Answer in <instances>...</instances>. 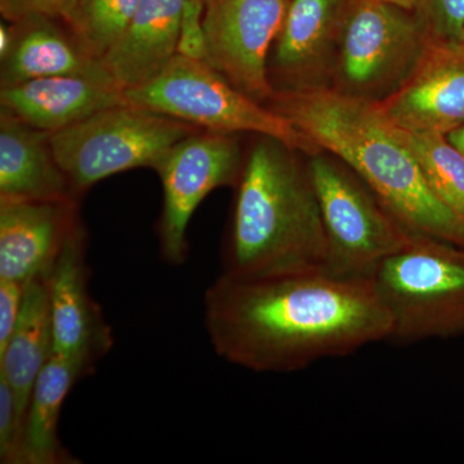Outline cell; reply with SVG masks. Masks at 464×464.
I'll return each mask as SVG.
<instances>
[{"instance_id": "cell-1", "label": "cell", "mask_w": 464, "mask_h": 464, "mask_svg": "<svg viewBox=\"0 0 464 464\" xmlns=\"http://www.w3.org/2000/svg\"><path fill=\"white\" fill-rule=\"evenodd\" d=\"M204 325L217 355L256 373H293L389 341L392 322L372 277L319 270L219 274Z\"/></svg>"}, {"instance_id": "cell-2", "label": "cell", "mask_w": 464, "mask_h": 464, "mask_svg": "<svg viewBox=\"0 0 464 464\" xmlns=\"http://www.w3.org/2000/svg\"><path fill=\"white\" fill-rule=\"evenodd\" d=\"M266 105L350 167L409 230L464 246V219L439 199L398 128L375 103L329 87L277 91Z\"/></svg>"}, {"instance_id": "cell-3", "label": "cell", "mask_w": 464, "mask_h": 464, "mask_svg": "<svg viewBox=\"0 0 464 464\" xmlns=\"http://www.w3.org/2000/svg\"><path fill=\"white\" fill-rule=\"evenodd\" d=\"M298 150L258 136L244 161L224 273L261 275L325 268L322 210Z\"/></svg>"}, {"instance_id": "cell-4", "label": "cell", "mask_w": 464, "mask_h": 464, "mask_svg": "<svg viewBox=\"0 0 464 464\" xmlns=\"http://www.w3.org/2000/svg\"><path fill=\"white\" fill-rule=\"evenodd\" d=\"M389 311V341L417 343L464 335V246L415 234L372 275Z\"/></svg>"}, {"instance_id": "cell-5", "label": "cell", "mask_w": 464, "mask_h": 464, "mask_svg": "<svg viewBox=\"0 0 464 464\" xmlns=\"http://www.w3.org/2000/svg\"><path fill=\"white\" fill-rule=\"evenodd\" d=\"M124 93L133 105L199 130L274 137L304 155L320 151L288 119L237 90L207 61L177 54L160 74Z\"/></svg>"}, {"instance_id": "cell-6", "label": "cell", "mask_w": 464, "mask_h": 464, "mask_svg": "<svg viewBox=\"0 0 464 464\" xmlns=\"http://www.w3.org/2000/svg\"><path fill=\"white\" fill-rule=\"evenodd\" d=\"M200 130L179 119L127 102L102 110L81 123L51 134L58 163L81 198L114 174L150 168Z\"/></svg>"}, {"instance_id": "cell-7", "label": "cell", "mask_w": 464, "mask_h": 464, "mask_svg": "<svg viewBox=\"0 0 464 464\" xmlns=\"http://www.w3.org/2000/svg\"><path fill=\"white\" fill-rule=\"evenodd\" d=\"M306 158L328 243L325 270L372 277L382 261L413 239L414 232L340 159L325 151Z\"/></svg>"}, {"instance_id": "cell-8", "label": "cell", "mask_w": 464, "mask_h": 464, "mask_svg": "<svg viewBox=\"0 0 464 464\" xmlns=\"http://www.w3.org/2000/svg\"><path fill=\"white\" fill-rule=\"evenodd\" d=\"M430 42L414 11L383 0H351L331 88L380 103L408 82Z\"/></svg>"}, {"instance_id": "cell-9", "label": "cell", "mask_w": 464, "mask_h": 464, "mask_svg": "<svg viewBox=\"0 0 464 464\" xmlns=\"http://www.w3.org/2000/svg\"><path fill=\"white\" fill-rule=\"evenodd\" d=\"M244 161L237 134L203 130L177 142L161 159L154 169L163 188L158 234L160 256L168 265L185 262L192 216L210 192L237 188Z\"/></svg>"}, {"instance_id": "cell-10", "label": "cell", "mask_w": 464, "mask_h": 464, "mask_svg": "<svg viewBox=\"0 0 464 464\" xmlns=\"http://www.w3.org/2000/svg\"><path fill=\"white\" fill-rule=\"evenodd\" d=\"M289 0H206V61L258 102L273 99L268 56Z\"/></svg>"}, {"instance_id": "cell-11", "label": "cell", "mask_w": 464, "mask_h": 464, "mask_svg": "<svg viewBox=\"0 0 464 464\" xmlns=\"http://www.w3.org/2000/svg\"><path fill=\"white\" fill-rule=\"evenodd\" d=\"M351 0H289L268 56L275 92L329 88Z\"/></svg>"}, {"instance_id": "cell-12", "label": "cell", "mask_w": 464, "mask_h": 464, "mask_svg": "<svg viewBox=\"0 0 464 464\" xmlns=\"http://www.w3.org/2000/svg\"><path fill=\"white\" fill-rule=\"evenodd\" d=\"M408 132L448 134L464 125V42H430L408 82L375 103Z\"/></svg>"}, {"instance_id": "cell-13", "label": "cell", "mask_w": 464, "mask_h": 464, "mask_svg": "<svg viewBox=\"0 0 464 464\" xmlns=\"http://www.w3.org/2000/svg\"><path fill=\"white\" fill-rule=\"evenodd\" d=\"M87 230L76 228L48 273L54 353L96 365L114 344L88 286Z\"/></svg>"}, {"instance_id": "cell-14", "label": "cell", "mask_w": 464, "mask_h": 464, "mask_svg": "<svg viewBox=\"0 0 464 464\" xmlns=\"http://www.w3.org/2000/svg\"><path fill=\"white\" fill-rule=\"evenodd\" d=\"M82 225L78 201H0V279L50 273Z\"/></svg>"}, {"instance_id": "cell-15", "label": "cell", "mask_w": 464, "mask_h": 464, "mask_svg": "<svg viewBox=\"0 0 464 464\" xmlns=\"http://www.w3.org/2000/svg\"><path fill=\"white\" fill-rule=\"evenodd\" d=\"M127 102L123 88L110 74L50 76L0 87V108L48 133Z\"/></svg>"}, {"instance_id": "cell-16", "label": "cell", "mask_w": 464, "mask_h": 464, "mask_svg": "<svg viewBox=\"0 0 464 464\" xmlns=\"http://www.w3.org/2000/svg\"><path fill=\"white\" fill-rule=\"evenodd\" d=\"M11 26V48L0 58V87L50 76L110 74L63 18L33 14Z\"/></svg>"}, {"instance_id": "cell-17", "label": "cell", "mask_w": 464, "mask_h": 464, "mask_svg": "<svg viewBox=\"0 0 464 464\" xmlns=\"http://www.w3.org/2000/svg\"><path fill=\"white\" fill-rule=\"evenodd\" d=\"M51 134L0 108V201H79Z\"/></svg>"}, {"instance_id": "cell-18", "label": "cell", "mask_w": 464, "mask_h": 464, "mask_svg": "<svg viewBox=\"0 0 464 464\" xmlns=\"http://www.w3.org/2000/svg\"><path fill=\"white\" fill-rule=\"evenodd\" d=\"M186 0H142L102 63L123 90L160 74L179 54Z\"/></svg>"}, {"instance_id": "cell-19", "label": "cell", "mask_w": 464, "mask_h": 464, "mask_svg": "<svg viewBox=\"0 0 464 464\" xmlns=\"http://www.w3.org/2000/svg\"><path fill=\"white\" fill-rule=\"evenodd\" d=\"M84 360L53 353L36 378L27 408L23 464H72L75 457L58 438L61 409L76 382L92 373Z\"/></svg>"}, {"instance_id": "cell-20", "label": "cell", "mask_w": 464, "mask_h": 464, "mask_svg": "<svg viewBox=\"0 0 464 464\" xmlns=\"http://www.w3.org/2000/svg\"><path fill=\"white\" fill-rule=\"evenodd\" d=\"M54 353L48 274L27 284L23 310L11 338L0 351V375L27 413L36 378Z\"/></svg>"}, {"instance_id": "cell-21", "label": "cell", "mask_w": 464, "mask_h": 464, "mask_svg": "<svg viewBox=\"0 0 464 464\" xmlns=\"http://www.w3.org/2000/svg\"><path fill=\"white\" fill-rule=\"evenodd\" d=\"M398 130L433 192L449 209L464 219L463 152L445 134Z\"/></svg>"}, {"instance_id": "cell-22", "label": "cell", "mask_w": 464, "mask_h": 464, "mask_svg": "<svg viewBox=\"0 0 464 464\" xmlns=\"http://www.w3.org/2000/svg\"><path fill=\"white\" fill-rule=\"evenodd\" d=\"M142 0H78L67 25L92 56H103L123 35Z\"/></svg>"}, {"instance_id": "cell-23", "label": "cell", "mask_w": 464, "mask_h": 464, "mask_svg": "<svg viewBox=\"0 0 464 464\" xmlns=\"http://www.w3.org/2000/svg\"><path fill=\"white\" fill-rule=\"evenodd\" d=\"M26 414L11 384L0 375V462L23 464Z\"/></svg>"}, {"instance_id": "cell-24", "label": "cell", "mask_w": 464, "mask_h": 464, "mask_svg": "<svg viewBox=\"0 0 464 464\" xmlns=\"http://www.w3.org/2000/svg\"><path fill=\"white\" fill-rule=\"evenodd\" d=\"M414 14L431 41L463 42L464 0H420Z\"/></svg>"}, {"instance_id": "cell-25", "label": "cell", "mask_w": 464, "mask_h": 464, "mask_svg": "<svg viewBox=\"0 0 464 464\" xmlns=\"http://www.w3.org/2000/svg\"><path fill=\"white\" fill-rule=\"evenodd\" d=\"M206 0H186L183 8L179 54L206 61L203 17Z\"/></svg>"}, {"instance_id": "cell-26", "label": "cell", "mask_w": 464, "mask_h": 464, "mask_svg": "<svg viewBox=\"0 0 464 464\" xmlns=\"http://www.w3.org/2000/svg\"><path fill=\"white\" fill-rule=\"evenodd\" d=\"M78 0H0V14L9 23L33 14L66 20Z\"/></svg>"}, {"instance_id": "cell-27", "label": "cell", "mask_w": 464, "mask_h": 464, "mask_svg": "<svg viewBox=\"0 0 464 464\" xmlns=\"http://www.w3.org/2000/svg\"><path fill=\"white\" fill-rule=\"evenodd\" d=\"M27 284L0 279V351L8 343L23 310Z\"/></svg>"}, {"instance_id": "cell-28", "label": "cell", "mask_w": 464, "mask_h": 464, "mask_svg": "<svg viewBox=\"0 0 464 464\" xmlns=\"http://www.w3.org/2000/svg\"><path fill=\"white\" fill-rule=\"evenodd\" d=\"M12 44V26L8 21H3L0 25V58L8 53Z\"/></svg>"}, {"instance_id": "cell-29", "label": "cell", "mask_w": 464, "mask_h": 464, "mask_svg": "<svg viewBox=\"0 0 464 464\" xmlns=\"http://www.w3.org/2000/svg\"><path fill=\"white\" fill-rule=\"evenodd\" d=\"M448 137L449 141L453 143L458 150L464 154V125L457 128V130H451L450 133L445 134Z\"/></svg>"}, {"instance_id": "cell-30", "label": "cell", "mask_w": 464, "mask_h": 464, "mask_svg": "<svg viewBox=\"0 0 464 464\" xmlns=\"http://www.w3.org/2000/svg\"><path fill=\"white\" fill-rule=\"evenodd\" d=\"M383 2L392 3V5H400V7L414 11L420 0H383Z\"/></svg>"}, {"instance_id": "cell-31", "label": "cell", "mask_w": 464, "mask_h": 464, "mask_svg": "<svg viewBox=\"0 0 464 464\" xmlns=\"http://www.w3.org/2000/svg\"><path fill=\"white\" fill-rule=\"evenodd\" d=\"M463 42H464V32H463Z\"/></svg>"}]
</instances>
